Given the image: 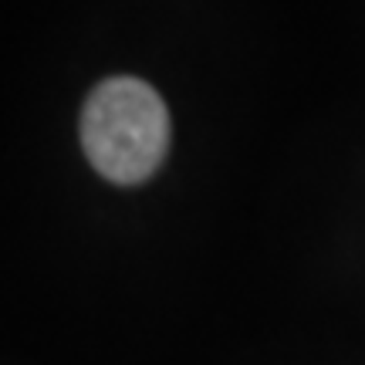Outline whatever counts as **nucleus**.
Returning a JSON list of instances; mask_svg holds the SVG:
<instances>
[{"mask_svg": "<svg viewBox=\"0 0 365 365\" xmlns=\"http://www.w3.org/2000/svg\"><path fill=\"white\" fill-rule=\"evenodd\" d=\"M85 156L105 180L132 186L149 180L170 149V112L143 78L102 81L81 112Z\"/></svg>", "mask_w": 365, "mask_h": 365, "instance_id": "1", "label": "nucleus"}]
</instances>
